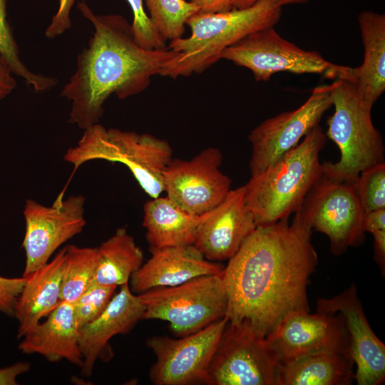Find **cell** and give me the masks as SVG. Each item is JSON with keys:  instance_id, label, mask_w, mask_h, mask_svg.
<instances>
[{"instance_id": "6da1fadb", "label": "cell", "mask_w": 385, "mask_h": 385, "mask_svg": "<svg viewBox=\"0 0 385 385\" xmlns=\"http://www.w3.org/2000/svg\"><path fill=\"white\" fill-rule=\"evenodd\" d=\"M257 226L222 270L230 322H246L265 337L287 315L309 311L307 287L318 262L312 228L297 210Z\"/></svg>"}, {"instance_id": "7a4b0ae2", "label": "cell", "mask_w": 385, "mask_h": 385, "mask_svg": "<svg viewBox=\"0 0 385 385\" xmlns=\"http://www.w3.org/2000/svg\"><path fill=\"white\" fill-rule=\"evenodd\" d=\"M77 7L93 25V32L60 96L71 103L68 123L85 130L99 122L111 96L125 99L140 93L174 53L168 46L141 47L131 24L122 15L95 14L83 0Z\"/></svg>"}, {"instance_id": "3957f363", "label": "cell", "mask_w": 385, "mask_h": 385, "mask_svg": "<svg viewBox=\"0 0 385 385\" xmlns=\"http://www.w3.org/2000/svg\"><path fill=\"white\" fill-rule=\"evenodd\" d=\"M282 7L277 1L264 0L244 9L195 14L186 22L190 36L170 41L174 57L160 76L175 79L205 71L221 59L227 48L253 32L274 26Z\"/></svg>"}, {"instance_id": "277c9868", "label": "cell", "mask_w": 385, "mask_h": 385, "mask_svg": "<svg viewBox=\"0 0 385 385\" xmlns=\"http://www.w3.org/2000/svg\"><path fill=\"white\" fill-rule=\"evenodd\" d=\"M327 135L318 125L295 147L244 185L245 204L257 226L289 218L323 175L319 153Z\"/></svg>"}, {"instance_id": "5b68a950", "label": "cell", "mask_w": 385, "mask_h": 385, "mask_svg": "<svg viewBox=\"0 0 385 385\" xmlns=\"http://www.w3.org/2000/svg\"><path fill=\"white\" fill-rule=\"evenodd\" d=\"M330 86L334 111L328 118L326 135L338 146L340 158L336 163H323V175L356 184L362 171L384 163L383 139L374 125L371 108L355 86L342 78L333 80Z\"/></svg>"}, {"instance_id": "8992f818", "label": "cell", "mask_w": 385, "mask_h": 385, "mask_svg": "<svg viewBox=\"0 0 385 385\" xmlns=\"http://www.w3.org/2000/svg\"><path fill=\"white\" fill-rule=\"evenodd\" d=\"M172 156V148L163 139L148 133L106 128L98 123L83 130L77 144L67 150L63 158L75 170L91 160L120 163L144 192L154 198L164 191L163 173Z\"/></svg>"}, {"instance_id": "52a82bcc", "label": "cell", "mask_w": 385, "mask_h": 385, "mask_svg": "<svg viewBox=\"0 0 385 385\" xmlns=\"http://www.w3.org/2000/svg\"><path fill=\"white\" fill-rule=\"evenodd\" d=\"M138 296L145 307L142 319L166 321L178 337L200 331L226 317L228 305L222 271L177 286L151 289Z\"/></svg>"}, {"instance_id": "ba28073f", "label": "cell", "mask_w": 385, "mask_h": 385, "mask_svg": "<svg viewBox=\"0 0 385 385\" xmlns=\"http://www.w3.org/2000/svg\"><path fill=\"white\" fill-rule=\"evenodd\" d=\"M281 365L246 322L227 321L208 369V385H277Z\"/></svg>"}, {"instance_id": "9c48e42d", "label": "cell", "mask_w": 385, "mask_h": 385, "mask_svg": "<svg viewBox=\"0 0 385 385\" xmlns=\"http://www.w3.org/2000/svg\"><path fill=\"white\" fill-rule=\"evenodd\" d=\"M312 230L326 235L334 255L344 253L365 240V212L356 184L335 180L322 175L297 210Z\"/></svg>"}, {"instance_id": "30bf717a", "label": "cell", "mask_w": 385, "mask_h": 385, "mask_svg": "<svg viewBox=\"0 0 385 385\" xmlns=\"http://www.w3.org/2000/svg\"><path fill=\"white\" fill-rule=\"evenodd\" d=\"M220 58L249 69L257 81H267L279 72L324 76L334 66L319 52L284 38L274 26L246 36L225 49Z\"/></svg>"}, {"instance_id": "8fae6325", "label": "cell", "mask_w": 385, "mask_h": 385, "mask_svg": "<svg viewBox=\"0 0 385 385\" xmlns=\"http://www.w3.org/2000/svg\"><path fill=\"white\" fill-rule=\"evenodd\" d=\"M226 317L178 339L153 336L147 346L155 356L149 377L155 385L208 384V369Z\"/></svg>"}, {"instance_id": "7c38bea8", "label": "cell", "mask_w": 385, "mask_h": 385, "mask_svg": "<svg viewBox=\"0 0 385 385\" xmlns=\"http://www.w3.org/2000/svg\"><path fill=\"white\" fill-rule=\"evenodd\" d=\"M86 199L81 195L57 197L51 206L28 199L24 209L22 247L26 262L22 277L46 264L61 245L82 232L86 225Z\"/></svg>"}, {"instance_id": "4fadbf2b", "label": "cell", "mask_w": 385, "mask_h": 385, "mask_svg": "<svg viewBox=\"0 0 385 385\" xmlns=\"http://www.w3.org/2000/svg\"><path fill=\"white\" fill-rule=\"evenodd\" d=\"M332 106L331 86L320 85L295 110L267 118L248 136L252 145L251 175L257 174L295 147Z\"/></svg>"}, {"instance_id": "5bb4252c", "label": "cell", "mask_w": 385, "mask_h": 385, "mask_svg": "<svg viewBox=\"0 0 385 385\" xmlns=\"http://www.w3.org/2000/svg\"><path fill=\"white\" fill-rule=\"evenodd\" d=\"M222 161L221 151L214 147L188 160L173 158L163 173V192L191 214L214 209L231 190V180L220 170Z\"/></svg>"}, {"instance_id": "9a60e30c", "label": "cell", "mask_w": 385, "mask_h": 385, "mask_svg": "<svg viewBox=\"0 0 385 385\" xmlns=\"http://www.w3.org/2000/svg\"><path fill=\"white\" fill-rule=\"evenodd\" d=\"M265 339L281 366L314 352L350 351L348 334L339 313L292 312L280 320Z\"/></svg>"}, {"instance_id": "2e32d148", "label": "cell", "mask_w": 385, "mask_h": 385, "mask_svg": "<svg viewBox=\"0 0 385 385\" xmlns=\"http://www.w3.org/2000/svg\"><path fill=\"white\" fill-rule=\"evenodd\" d=\"M317 311L339 313L348 334L358 385H381L385 380V345L374 334L354 283L332 298H319Z\"/></svg>"}, {"instance_id": "e0dca14e", "label": "cell", "mask_w": 385, "mask_h": 385, "mask_svg": "<svg viewBox=\"0 0 385 385\" xmlns=\"http://www.w3.org/2000/svg\"><path fill=\"white\" fill-rule=\"evenodd\" d=\"M244 196V185L230 190L200 224L194 245L207 260H230L256 229Z\"/></svg>"}, {"instance_id": "ac0fdd59", "label": "cell", "mask_w": 385, "mask_h": 385, "mask_svg": "<svg viewBox=\"0 0 385 385\" xmlns=\"http://www.w3.org/2000/svg\"><path fill=\"white\" fill-rule=\"evenodd\" d=\"M151 257L128 282L134 294L157 287H173L195 277L216 274L224 266L210 261L194 245L151 250Z\"/></svg>"}, {"instance_id": "d6986e66", "label": "cell", "mask_w": 385, "mask_h": 385, "mask_svg": "<svg viewBox=\"0 0 385 385\" xmlns=\"http://www.w3.org/2000/svg\"><path fill=\"white\" fill-rule=\"evenodd\" d=\"M358 22L364 47L359 67L335 65L329 79L351 82L367 106L374 104L385 91V15L372 11L359 14Z\"/></svg>"}, {"instance_id": "ffe728a7", "label": "cell", "mask_w": 385, "mask_h": 385, "mask_svg": "<svg viewBox=\"0 0 385 385\" xmlns=\"http://www.w3.org/2000/svg\"><path fill=\"white\" fill-rule=\"evenodd\" d=\"M145 307L129 284L120 286L103 312L78 329L79 347L83 357L81 374L90 376L94 364L110 339L129 332L142 319Z\"/></svg>"}, {"instance_id": "44dd1931", "label": "cell", "mask_w": 385, "mask_h": 385, "mask_svg": "<svg viewBox=\"0 0 385 385\" xmlns=\"http://www.w3.org/2000/svg\"><path fill=\"white\" fill-rule=\"evenodd\" d=\"M21 338L19 349L25 354H37L51 362L66 360L80 367L83 364L72 303L61 301L46 319Z\"/></svg>"}, {"instance_id": "7402d4cb", "label": "cell", "mask_w": 385, "mask_h": 385, "mask_svg": "<svg viewBox=\"0 0 385 385\" xmlns=\"http://www.w3.org/2000/svg\"><path fill=\"white\" fill-rule=\"evenodd\" d=\"M65 261L64 247L51 261L26 277L14 314L19 324L18 338L39 323L61 302Z\"/></svg>"}, {"instance_id": "603a6c76", "label": "cell", "mask_w": 385, "mask_h": 385, "mask_svg": "<svg viewBox=\"0 0 385 385\" xmlns=\"http://www.w3.org/2000/svg\"><path fill=\"white\" fill-rule=\"evenodd\" d=\"M210 211L193 215L167 195L151 198L144 205L143 220L150 250L194 245L197 228Z\"/></svg>"}, {"instance_id": "cb8c5ba5", "label": "cell", "mask_w": 385, "mask_h": 385, "mask_svg": "<svg viewBox=\"0 0 385 385\" xmlns=\"http://www.w3.org/2000/svg\"><path fill=\"white\" fill-rule=\"evenodd\" d=\"M354 366L350 351L314 352L281 366L277 385H349Z\"/></svg>"}, {"instance_id": "d4e9b609", "label": "cell", "mask_w": 385, "mask_h": 385, "mask_svg": "<svg viewBox=\"0 0 385 385\" xmlns=\"http://www.w3.org/2000/svg\"><path fill=\"white\" fill-rule=\"evenodd\" d=\"M143 250L125 227L97 247V265L90 284L118 287L128 284L132 274L143 265Z\"/></svg>"}, {"instance_id": "484cf974", "label": "cell", "mask_w": 385, "mask_h": 385, "mask_svg": "<svg viewBox=\"0 0 385 385\" xmlns=\"http://www.w3.org/2000/svg\"><path fill=\"white\" fill-rule=\"evenodd\" d=\"M61 301L73 304L90 285L97 265V247H65Z\"/></svg>"}, {"instance_id": "4316f807", "label": "cell", "mask_w": 385, "mask_h": 385, "mask_svg": "<svg viewBox=\"0 0 385 385\" xmlns=\"http://www.w3.org/2000/svg\"><path fill=\"white\" fill-rule=\"evenodd\" d=\"M148 16L154 27L168 41L183 36L186 22L199 8L185 0H145Z\"/></svg>"}, {"instance_id": "83f0119b", "label": "cell", "mask_w": 385, "mask_h": 385, "mask_svg": "<svg viewBox=\"0 0 385 385\" xmlns=\"http://www.w3.org/2000/svg\"><path fill=\"white\" fill-rule=\"evenodd\" d=\"M6 2L0 0V53L12 73L21 77L29 88L38 93L47 91L56 86L57 80L30 71L22 62L7 19Z\"/></svg>"}, {"instance_id": "f1b7e54d", "label": "cell", "mask_w": 385, "mask_h": 385, "mask_svg": "<svg viewBox=\"0 0 385 385\" xmlns=\"http://www.w3.org/2000/svg\"><path fill=\"white\" fill-rule=\"evenodd\" d=\"M117 287L90 284L73 303L76 325L81 328L97 319L115 294Z\"/></svg>"}, {"instance_id": "f546056e", "label": "cell", "mask_w": 385, "mask_h": 385, "mask_svg": "<svg viewBox=\"0 0 385 385\" xmlns=\"http://www.w3.org/2000/svg\"><path fill=\"white\" fill-rule=\"evenodd\" d=\"M356 192L365 212L385 208V164L362 171L356 183Z\"/></svg>"}, {"instance_id": "4dcf8cb0", "label": "cell", "mask_w": 385, "mask_h": 385, "mask_svg": "<svg viewBox=\"0 0 385 385\" xmlns=\"http://www.w3.org/2000/svg\"><path fill=\"white\" fill-rule=\"evenodd\" d=\"M133 13L131 24L134 38L145 49L167 48V41L157 31L144 9V0H126Z\"/></svg>"}, {"instance_id": "1f68e13d", "label": "cell", "mask_w": 385, "mask_h": 385, "mask_svg": "<svg viewBox=\"0 0 385 385\" xmlns=\"http://www.w3.org/2000/svg\"><path fill=\"white\" fill-rule=\"evenodd\" d=\"M26 282V277L9 278L0 276V312L13 317L15 307Z\"/></svg>"}, {"instance_id": "d6a6232c", "label": "cell", "mask_w": 385, "mask_h": 385, "mask_svg": "<svg viewBox=\"0 0 385 385\" xmlns=\"http://www.w3.org/2000/svg\"><path fill=\"white\" fill-rule=\"evenodd\" d=\"M77 1L82 0H58V9L45 31L48 38H56L71 27V11Z\"/></svg>"}, {"instance_id": "836d02e7", "label": "cell", "mask_w": 385, "mask_h": 385, "mask_svg": "<svg viewBox=\"0 0 385 385\" xmlns=\"http://www.w3.org/2000/svg\"><path fill=\"white\" fill-rule=\"evenodd\" d=\"M30 364L19 361L10 366L0 369V385H16L18 377L29 371Z\"/></svg>"}, {"instance_id": "e575fe53", "label": "cell", "mask_w": 385, "mask_h": 385, "mask_svg": "<svg viewBox=\"0 0 385 385\" xmlns=\"http://www.w3.org/2000/svg\"><path fill=\"white\" fill-rule=\"evenodd\" d=\"M12 75L8 64L0 53V101L9 95L16 88V80Z\"/></svg>"}, {"instance_id": "d590c367", "label": "cell", "mask_w": 385, "mask_h": 385, "mask_svg": "<svg viewBox=\"0 0 385 385\" xmlns=\"http://www.w3.org/2000/svg\"><path fill=\"white\" fill-rule=\"evenodd\" d=\"M199 8L200 13H218L232 9V0H190Z\"/></svg>"}, {"instance_id": "8d00e7d4", "label": "cell", "mask_w": 385, "mask_h": 385, "mask_svg": "<svg viewBox=\"0 0 385 385\" xmlns=\"http://www.w3.org/2000/svg\"><path fill=\"white\" fill-rule=\"evenodd\" d=\"M374 237V260L380 268L381 275L385 270V230L371 232Z\"/></svg>"}, {"instance_id": "74e56055", "label": "cell", "mask_w": 385, "mask_h": 385, "mask_svg": "<svg viewBox=\"0 0 385 385\" xmlns=\"http://www.w3.org/2000/svg\"><path fill=\"white\" fill-rule=\"evenodd\" d=\"M365 232H372L377 230H385V208L365 212L364 217Z\"/></svg>"}, {"instance_id": "f35d334b", "label": "cell", "mask_w": 385, "mask_h": 385, "mask_svg": "<svg viewBox=\"0 0 385 385\" xmlns=\"http://www.w3.org/2000/svg\"><path fill=\"white\" fill-rule=\"evenodd\" d=\"M264 0H232V9H244ZM278 2L282 6L287 4H304L309 0H272Z\"/></svg>"}]
</instances>
